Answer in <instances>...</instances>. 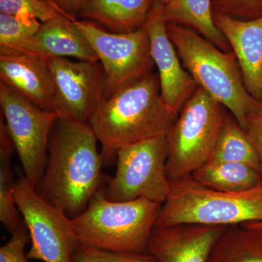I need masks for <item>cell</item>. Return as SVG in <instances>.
<instances>
[{
	"instance_id": "6da1fadb",
	"label": "cell",
	"mask_w": 262,
	"mask_h": 262,
	"mask_svg": "<svg viewBox=\"0 0 262 262\" xmlns=\"http://www.w3.org/2000/svg\"><path fill=\"white\" fill-rule=\"evenodd\" d=\"M98 142L89 123L60 117L52 130L46 169L35 189L70 219L87 208L107 179Z\"/></svg>"
},
{
	"instance_id": "7a4b0ae2",
	"label": "cell",
	"mask_w": 262,
	"mask_h": 262,
	"mask_svg": "<svg viewBox=\"0 0 262 262\" xmlns=\"http://www.w3.org/2000/svg\"><path fill=\"white\" fill-rule=\"evenodd\" d=\"M178 115L164 102L159 76L151 73L104 98L88 123L107 165L124 146L166 135Z\"/></svg>"
},
{
	"instance_id": "3957f363",
	"label": "cell",
	"mask_w": 262,
	"mask_h": 262,
	"mask_svg": "<svg viewBox=\"0 0 262 262\" xmlns=\"http://www.w3.org/2000/svg\"><path fill=\"white\" fill-rule=\"evenodd\" d=\"M161 203L139 198L108 201L100 189L87 208L72 219L77 241L119 253H146Z\"/></svg>"
},
{
	"instance_id": "277c9868",
	"label": "cell",
	"mask_w": 262,
	"mask_h": 262,
	"mask_svg": "<svg viewBox=\"0 0 262 262\" xmlns=\"http://www.w3.org/2000/svg\"><path fill=\"white\" fill-rule=\"evenodd\" d=\"M179 56L198 87L226 106L243 129L258 101L248 92L233 52L226 53L192 29L167 23Z\"/></svg>"
},
{
	"instance_id": "5b68a950",
	"label": "cell",
	"mask_w": 262,
	"mask_h": 262,
	"mask_svg": "<svg viewBox=\"0 0 262 262\" xmlns=\"http://www.w3.org/2000/svg\"><path fill=\"white\" fill-rule=\"evenodd\" d=\"M252 222H262V184L244 192H220L188 176L170 182L155 228L180 224L232 227Z\"/></svg>"
},
{
	"instance_id": "8992f818",
	"label": "cell",
	"mask_w": 262,
	"mask_h": 262,
	"mask_svg": "<svg viewBox=\"0 0 262 262\" xmlns=\"http://www.w3.org/2000/svg\"><path fill=\"white\" fill-rule=\"evenodd\" d=\"M222 106L198 87L181 108L166 134L170 182L190 176L211 158L226 117Z\"/></svg>"
},
{
	"instance_id": "52a82bcc",
	"label": "cell",
	"mask_w": 262,
	"mask_h": 262,
	"mask_svg": "<svg viewBox=\"0 0 262 262\" xmlns=\"http://www.w3.org/2000/svg\"><path fill=\"white\" fill-rule=\"evenodd\" d=\"M166 135L124 146L117 151V170L103 189L108 201L144 198L163 204L170 191L166 172Z\"/></svg>"
},
{
	"instance_id": "ba28073f",
	"label": "cell",
	"mask_w": 262,
	"mask_h": 262,
	"mask_svg": "<svg viewBox=\"0 0 262 262\" xmlns=\"http://www.w3.org/2000/svg\"><path fill=\"white\" fill-rule=\"evenodd\" d=\"M0 106L24 176L36 188L46 169L52 130L61 115L38 107L2 82Z\"/></svg>"
},
{
	"instance_id": "9c48e42d",
	"label": "cell",
	"mask_w": 262,
	"mask_h": 262,
	"mask_svg": "<svg viewBox=\"0 0 262 262\" xmlns=\"http://www.w3.org/2000/svg\"><path fill=\"white\" fill-rule=\"evenodd\" d=\"M14 191L15 205L30 234L29 259L73 262L78 241L72 219L39 195L23 174L15 181Z\"/></svg>"
},
{
	"instance_id": "30bf717a",
	"label": "cell",
	"mask_w": 262,
	"mask_h": 262,
	"mask_svg": "<svg viewBox=\"0 0 262 262\" xmlns=\"http://www.w3.org/2000/svg\"><path fill=\"white\" fill-rule=\"evenodd\" d=\"M75 21L101 61L106 77L105 98L152 73L155 64L145 25L135 32L116 34L91 21Z\"/></svg>"
},
{
	"instance_id": "8fae6325",
	"label": "cell",
	"mask_w": 262,
	"mask_h": 262,
	"mask_svg": "<svg viewBox=\"0 0 262 262\" xmlns=\"http://www.w3.org/2000/svg\"><path fill=\"white\" fill-rule=\"evenodd\" d=\"M48 63L56 90L57 111L61 118L88 123L105 98L102 66L98 61H72L63 57H50Z\"/></svg>"
},
{
	"instance_id": "7c38bea8",
	"label": "cell",
	"mask_w": 262,
	"mask_h": 262,
	"mask_svg": "<svg viewBox=\"0 0 262 262\" xmlns=\"http://www.w3.org/2000/svg\"><path fill=\"white\" fill-rule=\"evenodd\" d=\"M163 4L155 3L145 26L151 45V54L158 70L160 93L164 102L178 114L198 85L183 68L175 46L169 37L163 16Z\"/></svg>"
},
{
	"instance_id": "4fadbf2b",
	"label": "cell",
	"mask_w": 262,
	"mask_h": 262,
	"mask_svg": "<svg viewBox=\"0 0 262 262\" xmlns=\"http://www.w3.org/2000/svg\"><path fill=\"white\" fill-rule=\"evenodd\" d=\"M228 227L180 224L155 228L146 253L158 262H210L215 245Z\"/></svg>"
},
{
	"instance_id": "5bb4252c",
	"label": "cell",
	"mask_w": 262,
	"mask_h": 262,
	"mask_svg": "<svg viewBox=\"0 0 262 262\" xmlns=\"http://www.w3.org/2000/svg\"><path fill=\"white\" fill-rule=\"evenodd\" d=\"M48 59L0 48V79L38 107L58 113L56 90Z\"/></svg>"
},
{
	"instance_id": "9a60e30c",
	"label": "cell",
	"mask_w": 262,
	"mask_h": 262,
	"mask_svg": "<svg viewBox=\"0 0 262 262\" xmlns=\"http://www.w3.org/2000/svg\"><path fill=\"white\" fill-rule=\"evenodd\" d=\"M213 20L235 55L248 92L262 101V17L239 20L213 12Z\"/></svg>"
},
{
	"instance_id": "2e32d148",
	"label": "cell",
	"mask_w": 262,
	"mask_h": 262,
	"mask_svg": "<svg viewBox=\"0 0 262 262\" xmlns=\"http://www.w3.org/2000/svg\"><path fill=\"white\" fill-rule=\"evenodd\" d=\"M75 19L72 15H61L42 23L37 39L42 51L48 58L71 57L79 61L98 62L97 55Z\"/></svg>"
},
{
	"instance_id": "e0dca14e",
	"label": "cell",
	"mask_w": 262,
	"mask_h": 262,
	"mask_svg": "<svg viewBox=\"0 0 262 262\" xmlns=\"http://www.w3.org/2000/svg\"><path fill=\"white\" fill-rule=\"evenodd\" d=\"M153 0H90L78 15L101 24L110 32L127 34L145 25Z\"/></svg>"
},
{
	"instance_id": "ac0fdd59",
	"label": "cell",
	"mask_w": 262,
	"mask_h": 262,
	"mask_svg": "<svg viewBox=\"0 0 262 262\" xmlns=\"http://www.w3.org/2000/svg\"><path fill=\"white\" fill-rule=\"evenodd\" d=\"M163 16L166 23L192 29L221 51L232 52L228 41L214 23L212 0H172L163 5Z\"/></svg>"
},
{
	"instance_id": "d6986e66",
	"label": "cell",
	"mask_w": 262,
	"mask_h": 262,
	"mask_svg": "<svg viewBox=\"0 0 262 262\" xmlns=\"http://www.w3.org/2000/svg\"><path fill=\"white\" fill-rule=\"evenodd\" d=\"M190 176L201 185L220 192H244L262 184L261 171L231 162L208 160Z\"/></svg>"
},
{
	"instance_id": "ffe728a7",
	"label": "cell",
	"mask_w": 262,
	"mask_h": 262,
	"mask_svg": "<svg viewBox=\"0 0 262 262\" xmlns=\"http://www.w3.org/2000/svg\"><path fill=\"white\" fill-rule=\"evenodd\" d=\"M210 262H262V229L229 227L215 245Z\"/></svg>"
},
{
	"instance_id": "44dd1931",
	"label": "cell",
	"mask_w": 262,
	"mask_h": 262,
	"mask_svg": "<svg viewBox=\"0 0 262 262\" xmlns=\"http://www.w3.org/2000/svg\"><path fill=\"white\" fill-rule=\"evenodd\" d=\"M15 146L9 135L4 118L0 117V221L12 233L20 223L15 201V184L11 159Z\"/></svg>"
},
{
	"instance_id": "7402d4cb",
	"label": "cell",
	"mask_w": 262,
	"mask_h": 262,
	"mask_svg": "<svg viewBox=\"0 0 262 262\" xmlns=\"http://www.w3.org/2000/svg\"><path fill=\"white\" fill-rule=\"evenodd\" d=\"M209 160L246 164L261 171L259 160L251 141L237 120L229 116L224 120Z\"/></svg>"
},
{
	"instance_id": "603a6c76",
	"label": "cell",
	"mask_w": 262,
	"mask_h": 262,
	"mask_svg": "<svg viewBox=\"0 0 262 262\" xmlns=\"http://www.w3.org/2000/svg\"><path fill=\"white\" fill-rule=\"evenodd\" d=\"M41 25L39 20L31 17L0 13V48L48 58L37 39Z\"/></svg>"
},
{
	"instance_id": "cb8c5ba5",
	"label": "cell",
	"mask_w": 262,
	"mask_h": 262,
	"mask_svg": "<svg viewBox=\"0 0 262 262\" xmlns=\"http://www.w3.org/2000/svg\"><path fill=\"white\" fill-rule=\"evenodd\" d=\"M0 13L17 17H31L41 23L61 15H69L50 0H0Z\"/></svg>"
},
{
	"instance_id": "d4e9b609",
	"label": "cell",
	"mask_w": 262,
	"mask_h": 262,
	"mask_svg": "<svg viewBox=\"0 0 262 262\" xmlns=\"http://www.w3.org/2000/svg\"><path fill=\"white\" fill-rule=\"evenodd\" d=\"M73 262H158L148 253H127L108 251L79 243L72 256Z\"/></svg>"
},
{
	"instance_id": "484cf974",
	"label": "cell",
	"mask_w": 262,
	"mask_h": 262,
	"mask_svg": "<svg viewBox=\"0 0 262 262\" xmlns=\"http://www.w3.org/2000/svg\"><path fill=\"white\" fill-rule=\"evenodd\" d=\"M212 6L214 13L239 20L262 17V0H212Z\"/></svg>"
},
{
	"instance_id": "4316f807",
	"label": "cell",
	"mask_w": 262,
	"mask_h": 262,
	"mask_svg": "<svg viewBox=\"0 0 262 262\" xmlns=\"http://www.w3.org/2000/svg\"><path fill=\"white\" fill-rule=\"evenodd\" d=\"M31 242L28 228L20 222L7 244L0 248V262H29L25 248Z\"/></svg>"
},
{
	"instance_id": "83f0119b",
	"label": "cell",
	"mask_w": 262,
	"mask_h": 262,
	"mask_svg": "<svg viewBox=\"0 0 262 262\" xmlns=\"http://www.w3.org/2000/svg\"><path fill=\"white\" fill-rule=\"evenodd\" d=\"M244 130L256 151L262 173V101H258L248 115Z\"/></svg>"
},
{
	"instance_id": "f1b7e54d",
	"label": "cell",
	"mask_w": 262,
	"mask_h": 262,
	"mask_svg": "<svg viewBox=\"0 0 262 262\" xmlns=\"http://www.w3.org/2000/svg\"><path fill=\"white\" fill-rule=\"evenodd\" d=\"M90 0H57V4L67 14L77 15Z\"/></svg>"
},
{
	"instance_id": "f546056e",
	"label": "cell",
	"mask_w": 262,
	"mask_h": 262,
	"mask_svg": "<svg viewBox=\"0 0 262 262\" xmlns=\"http://www.w3.org/2000/svg\"><path fill=\"white\" fill-rule=\"evenodd\" d=\"M244 225L249 227H254V228L262 229V222H252V223L244 224Z\"/></svg>"
},
{
	"instance_id": "4dcf8cb0",
	"label": "cell",
	"mask_w": 262,
	"mask_h": 262,
	"mask_svg": "<svg viewBox=\"0 0 262 262\" xmlns=\"http://www.w3.org/2000/svg\"><path fill=\"white\" fill-rule=\"evenodd\" d=\"M155 3H160V4L163 5H167L169 3L172 1V0H153Z\"/></svg>"
},
{
	"instance_id": "1f68e13d",
	"label": "cell",
	"mask_w": 262,
	"mask_h": 262,
	"mask_svg": "<svg viewBox=\"0 0 262 262\" xmlns=\"http://www.w3.org/2000/svg\"><path fill=\"white\" fill-rule=\"evenodd\" d=\"M50 1L53 2V3H56V4H57V0H50ZM57 5H58V4H57Z\"/></svg>"
}]
</instances>
